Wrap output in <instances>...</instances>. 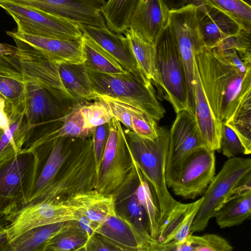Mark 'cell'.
Here are the masks:
<instances>
[{
  "label": "cell",
  "instance_id": "cell-15",
  "mask_svg": "<svg viewBox=\"0 0 251 251\" xmlns=\"http://www.w3.org/2000/svg\"><path fill=\"white\" fill-rule=\"evenodd\" d=\"M214 151L203 146L189 155L170 187L176 195L192 200L203 195L215 176Z\"/></svg>",
  "mask_w": 251,
  "mask_h": 251
},
{
  "label": "cell",
  "instance_id": "cell-3",
  "mask_svg": "<svg viewBox=\"0 0 251 251\" xmlns=\"http://www.w3.org/2000/svg\"><path fill=\"white\" fill-rule=\"evenodd\" d=\"M130 152L143 177L148 181L159 210L158 223L162 224L179 202L170 193L165 179V167L169 144V130L157 127V136L150 139L127 128L124 129Z\"/></svg>",
  "mask_w": 251,
  "mask_h": 251
},
{
  "label": "cell",
  "instance_id": "cell-40",
  "mask_svg": "<svg viewBox=\"0 0 251 251\" xmlns=\"http://www.w3.org/2000/svg\"><path fill=\"white\" fill-rule=\"evenodd\" d=\"M186 240L194 251H231L233 249L226 239L215 234H189Z\"/></svg>",
  "mask_w": 251,
  "mask_h": 251
},
{
  "label": "cell",
  "instance_id": "cell-22",
  "mask_svg": "<svg viewBox=\"0 0 251 251\" xmlns=\"http://www.w3.org/2000/svg\"><path fill=\"white\" fill-rule=\"evenodd\" d=\"M6 34L12 38L21 40L30 45L58 64H82L84 62L81 38L57 39L34 36L17 31H7Z\"/></svg>",
  "mask_w": 251,
  "mask_h": 251
},
{
  "label": "cell",
  "instance_id": "cell-4",
  "mask_svg": "<svg viewBox=\"0 0 251 251\" xmlns=\"http://www.w3.org/2000/svg\"><path fill=\"white\" fill-rule=\"evenodd\" d=\"M92 136L80 139L50 186L30 203L51 201L65 203L77 194L95 189L98 178Z\"/></svg>",
  "mask_w": 251,
  "mask_h": 251
},
{
  "label": "cell",
  "instance_id": "cell-29",
  "mask_svg": "<svg viewBox=\"0 0 251 251\" xmlns=\"http://www.w3.org/2000/svg\"><path fill=\"white\" fill-rule=\"evenodd\" d=\"M127 38L138 66L143 75L160 89V81L155 62V46L143 39L133 29L129 28L124 33Z\"/></svg>",
  "mask_w": 251,
  "mask_h": 251
},
{
  "label": "cell",
  "instance_id": "cell-36",
  "mask_svg": "<svg viewBox=\"0 0 251 251\" xmlns=\"http://www.w3.org/2000/svg\"><path fill=\"white\" fill-rule=\"evenodd\" d=\"M232 19L241 29L251 31V6L241 0H201Z\"/></svg>",
  "mask_w": 251,
  "mask_h": 251
},
{
  "label": "cell",
  "instance_id": "cell-49",
  "mask_svg": "<svg viewBox=\"0 0 251 251\" xmlns=\"http://www.w3.org/2000/svg\"><path fill=\"white\" fill-rule=\"evenodd\" d=\"M17 49L8 44L0 43V57L3 55L17 56Z\"/></svg>",
  "mask_w": 251,
  "mask_h": 251
},
{
  "label": "cell",
  "instance_id": "cell-52",
  "mask_svg": "<svg viewBox=\"0 0 251 251\" xmlns=\"http://www.w3.org/2000/svg\"><path fill=\"white\" fill-rule=\"evenodd\" d=\"M9 222L7 216L5 214H0V226L7 225Z\"/></svg>",
  "mask_w": 251,
  "mask_h": 251
},
{
  "label": "cell",
  "instance_id": "cell-18",
  "mask_svg": "<svg viewBox=\"0 0 251 251\" xmlns=\"http://www.w3.org/2000/svg\"><path fill=\"white\" fill-rule=\"evenodd\" d=\"M16 56L0 57V98L9 125L24 115L25 108V83Z\"/></svg>",
  "mask_w": 251,
  "mask_h": 251
},
{
  "label": "cell",
  "instance_id": "cell-39",
  "mask_svg": "<svg viewBox=\"0 0 251 251\" xmlns=\"http://www.w3.org/2000/svg\"><path fill=\"white\" fill-rule=\"evenodd\" d=\"M125 104L130 115L132 131L145 138L151 140L155 138L158 127L156 121L140 109L129 104Z\"/></svg>",
  "mask_w": 251,
  "mask_h": 251
},
{
  "label": "cell",
  "instance_id": "cell-31",
  "mask_svg": "<svg viewBox=\"0 0 251 251\" xmlns=\"http://www.w3.org/2000/svg\"><path fill=\"white\" fill-rule=\"evenodd\" d=\"M251 216V190L231 197L217 211L214 217L221 228L242 224Z\"/></svg>",
  "mask_w": 251,
  "mask_h": 251
},
{
  "label": "cell",
  "instance_id": "cell-45",
  "mask_svg": "<svg viewBox=\"0 0 251 251\" xmlns=\"http://www.w3.org/2000/svg\"><path fill=\"white\" fill-rule=\"evenodd\" d=\"M98 98L107 103L113 117L123 124L126 128L132 131L130 115L125 102L106 97H99Z\"/></svg>",
  "mask_w": 251,
  "mask_h": 251
},
{
  "label": "cell",
  "instance_id": "cell-24",
  "mask_svg": "<svg viewBox=\"0 0 251 251\" xmlns=\"http://www.w3.org/2000/svg\"><path fill=\"white\" fill-rule=\"evenodd\" d=\"M194 115L205 145L221 151L222 123L214 117L206 99L195 62L194 69Z\"/></svg>",
  "mask_w": 251,
  "mask_h": 251
},
{
  "label": "cell",
  "instance_id": "cell-47",
  "mask_svg": "<svg viewBox=\"0 0 251 251\" xmlns=\"http://www.w3.org/2000/svg\"><path fill=\"white\" fill-rule=\"evenodd\" d=\"M79 251H121L116 245L102 235L95 233L91 236Z\"/></svg>",
  "mask_w": 251,
  "mask_h": 251
},
{
  "label": "cell",
  "instance_id": "cell-30",
  "mask_svg": "<svg viewBox=\"0 0 251 251\" xmlns=\"http://www.w3.org/2000/svg\"><path fill=\"white\" fill-rule=\"evenodd\" d=\"M31 136L25 115L11 123L7 130L0 129V165L13 158Z\"/></svg>",
  "mask_w": 251,
  "mask_h": 251
},
{
  "label": "cell",
  "instance_id": "cell-28",
  "mask_svg": "<svg viewBox=\"0 0 251 251\" xmlns=\"http://www.w3.org/2000/svg\"><path fill=\"white\" fill-rule=\"evenodd\" d=\"M79 103L66 116L56 122L57 126L32 139L29 143L34 146L60 137L86 138L92 136L94 131L86 128Z\"/></svg>",
  "mask_w": 251,
  "mask_h": 251
},
{
  "label": "cell",
  "instance_id": "cell-27",
  "mask_svg": "<svg viewBox=\"0 0 251 251\" xmlns=\"http://www.w3.org/2000/svg\"><path fill=\"white\" fill-rule=\"evenodd\" d=\"M61 81L67 91L78 102L98 99L83 63H61L59 65Z\"/></svg>",
  "mask_w": 251,
  "mask_h": 251
},
{
  "label": "cell",
  "instance_id": "cell-9",
  "mask_svg": "<svg viewBox=\"0 0 251 251\" xmlns=\"http://www.w3.org/2000/svg\"><path fill=\"white\" fill-rule=\"evenodd\" d=\"M81 139L60 137L23 149L31 152L34 156L30 186L25 204L34 201L50 186Z\"/></svg>",
  "mask_w": 251,
  "mask_h": 251
},
{
  "label": "cell",
  "instance_id": "cell-7",
  "mask_svg": "<svg viewBox=\"0 0 251 251\" xmlns=\"http://www.w3.org/2000/svg\"><path fill=\"white\" fill-rule=\"evenodd\" d=\"M155 49L156 67L161 83L158 94L172 104L176 113L189 109L183 64L168 25L158 37Z\"/></svg>",
  "mask_w": 251,
  "mask_h": 251
},
{
  "label": "cell",
  "instance_id": "cell-44",
  "mask_svg": "<svg viewBox=\"0 0 251 251\" xmlns=\"http://www.w3.org/2000/svg\"><path fill=\"white\" fill-rule=\"evenodd\" d=\"M109 132V126L107 123L97 126L92 136L93 151L98 178L103 151Z\"/></svg>",
  "mask_w": 251,
  "mask_h": 251
},
{
  "label": "cell",
  "instance_id": "cell-37",
  "mask_svg": "<svg viewBox=\"0 0 251 251\" xmlns=\"http://www.w3.org/2000/svg\"><path fill=\"white\" fill-rule=\"evenodd\" d=\"M88 237L76 220L54 237L47 246L45 251H79L86 244Z\"/></svg>",
  "mask_w": 251,
  "mask_h": 251
},
{
  "label": "cell",
  "instance_id": "cell-51",
  "mask_svg": "<svg viewBox=\"0 0 251 251\" xmlns=\"http://www.w3.org/2000/svg\"><path fill=\"white\" fill-rule=\"evenodd\" d=\"M5 226H0V251H3L8 241Z\"/></svg>",
  "mask_w": 251,
  "mask_h": 251
},
{
  "label": "cell",
  "instance_id": "cell-54",
  "mask_svg": "<svg viewBox=\"0 0 251 251\" xmlns=\"http://www.w3.org/2000/svg\"><path fill=\"white\" fill-rule=\"evenodd\" d=\"M0 214H4L2 211L0 210Z\"/></svg>",
  "mask_w": 251,
  "mask_h": 251
},
{
  "label": "cell",
  "instance_id": "cell-19",
  "mask_svg": "<svg viewBox=\"0 0 251 251\" xmlns=\"http://www.w3.org/2000/svg\"><path fill=\"white\" fill-rule=\"evenodd\" d=\"M121 251H155L157 241L139 229L128 218L118 213L110 217L95 229Z\"/></svg>",
  "mask_w": 251,
  "mask_h": 251
},
{
  "label": "cell",
  "instance_id": "cell-32",
  "mask_svg": "<svg viewBox=\"0 0 251 251\" xmlns=\"http://www.w3.org/2000/svg\"><path fill=\"white\" fill-rule=\"evenodd\" d=\"M83 64L88 70L105 74H121L126 71L111 55L82 34Z\"/></svg>",
  "mask_w": 251,
  "mask_h": 251
},
{
  "label": "cell",
  "instance_id": "cell-13",
  "mask_svg": "<svg viewBox=\"0 0 251 251\" xmlns=\"http://www.w3.org/2000/svg\"><path fill=\"white\" fill-rule=\"evenodd\" d=\"M169 130V144L165 167L168 188L175 180L182 165L196 149L205 146L195 117L188 108L178 111Z\"/></svg>",
  "mask_w": 251,
  "mask_h": 251
},
{
  "label": "cell",
  "instance_id": "cell-50",
  "mask_svg": "<svg viewBox=\"0 0 251 251\" xmlns=\"http://www.w3.org/2000/svg\"><path fill=\"white\" fill-rule=\"evenodd\" d=\"M169 10H176L187 4L189 0H163Z\"/></svg>",
  "mask_w": 251,
  "mask_h": 251
},
{
  "label": "cell",
  "instance_id": "cell-1",
  "mask_svg": "<svg viewBox=\"0 0 251 251\" xmlns=\"http://www.w3.org/2000/svg\"><path fill=\"white\" fill-rule=\"evenodd\" d=\"M25 83L24 115L28 128L54 123L79 102L66 94L61 83L40 61L16 56Z\"/></svg>",
  "mask_w": 251,
  "mask_h": 251
},
{
  "label": "cell",
  "instance_id": "cell-25",
  "mask_svg": "<svg viewBox=\"0 0 251 251\" xmlns=\"http://www.w3.org/2000/svg\"><path fill=\"white\" fill-rule=\"evenodd\" d=\"M116 200L113 195H105L93 189L77 194L65 203L75 206L82 212L91 222L95 233L99 226L117 213Z\"/></svg>",
  "mask_w": 251,
  "mask_h": 251
},
{
  "label": "cell",
  "instance_id": "cell-10",
  "mask_svg": "<svg viewBox=\"0 0 251 251\" xmlns=\"http://www.w3.org/2000/svg\"><path fill=\"white\" fill-rule=\"evenodd\" d=\"M168 25L175 40L183 64L189 109L194 114L195 55L205 47L198 27L194 5L187 3L180 8L169 10Z\"/></svg>",
  "mask_w": 251,
  "mask_h": 251
},
{
  "label": "cell",
  "instance_id": "cell-26",
  "mask_svg": "<svg viewBox=\"0 0 251 251\" xmlns=\"http://www.w3.org/2000/svg\"><path fill=\"white\" fill-rule=\"evenodd\" d=\"M74 220L32 228L8 242L3 251H45L56 235L70 226Z\"/></svg>",
  "mask_w": 251,
  "mask_h": 251
},
{
  "label": "cell",
  "instance_id": "cell-53",
  "mask_svg": "<svg viewBox=\"0 0 251 251\" xmlns=\"http://www.w3.org/2000/svg\"><path fill=\"white\" fill-rule=\"evenodd\" d=\"M248 5L251 6V0H241Z\"/></svg>",
  "mask_w": 251,
  "mask_h": 251
},
{
  "label": "cell",
  "instance_id": "cell-20",
  "mask_svg": "<svg viewBox=\"0 0 251 251\" xmlns=\"http://www.w3.org/2000/svg\"><path fill=\"white\" fill-rule=\"evenodd\" d=\"M187 3H192L196 7L199 31L205 47L209 50L237 35L241 29L230 17L201 0H189Z\"/></svg>",
  "mask_w": 251,
  "mask_h": 251
},
{
  "label": "cell",
  "instance_id": "cell-41",
  "mask_svg": "<svg viewBox=\"0 0 251 251\" xmlns=\"http://www.w3.org/2000/svg\"><path fill=\"white\" fill-rule=\"evenodd\" d=\"M221 151L228 158L245 154V148L235 131L225 122L222 123Z\"/></svg>",
  "mask_w": 251,
  "mask_h": 251
},
{
  "label": "cell",
  "instance_id": "cell-5",
  "mask_svg": "<svg viewBox=\"0 0 251 251\" xmlns=\"http://www.w3.org/2000/svg\"><path fill=\"white\" fill-rule=\"evenodd\" d=\"M86 70L98 97L129 104L155 121L164 117L165 110L158 101L151 83H146L128 72L110 74Z\"/></svg>",
  "mask_w": 251,
  "mask_h": 251
},
{
  "label": "cell",
  "instance_id": "cell-17",
  "mask_svg": "<svg viewBox=\"0 0 251 251\" xmlns=\"http://www.w3.org/2000/svg\"><path fill=\"white\" fill-rule=\"evenodd\" d=\"M78 26L83 35L100 46L126 71L146 83H151L140 71L129 41L126 36L111 31L107 27L85 25Z\"/></svg>",
  "mask_w": 251,
  "mask_h": 251
},
{
  "label": "cell",
  "instance_id": "cell-23",
  "mask_svg": "<svg viewBox=\"0 0 251 251\" xmlns=\"http://www.w3.org/2000/svg\"><path fill=\"white\" fill-rule=\"evenodd\" d=\"M169 10L163 0H140L129 23L146 41L155 46L168 25Z\"/></svg>",
  "mask_w": 251,
  "mask_h": 251
},
{
  "label": "cell",
  "instance_id": "cell-12",
  "mask_svg": "<svg viewBox=\"0 0 251 251\" xmlns=\"http://www.w3.org/2000/svg\"><path fill=\"white\" fill-rule=\"evenodd\" d=\"M33 163V154L22 149L0 165V210L7 216L26 203Z\"/></svg>",
  "mask_w": 251,
  "mask_h": 251
},
{
  "label": "cell",
  "instance_id": "cell-42",
  "mask_svg": "<svg viewBox=\"0 0 251 251\" xmlns=\"http://www.w3.org/2000/svg\"><path fill=\"white\" fill-rule=\"evenodd\" d=\"M251 31L241 29L236 35L223 42L237 51L241 60L246 65H251Z\"/></svg>",
  "mask_w": 251,
  "mask_h": 251
},
{
  "label": "cell",
  "instance_id": "cell-46",
  "mask_svg": "<svg viewBox=\"0 0 251 251\" xmlns=\"http://www.w3.org/2000/svg\"><path fill=\"white\" fill-rule=\"evenodd\" d=\"M211 50L218 58L235 67L242 74H245L248 69L251 68V65L244 63L234 49L217 48Z\"/></svg>",
  "mask_w": 251,
  "mask_h": 251
},
{
  "label": "cell",
  "instance_id": "cell-38",
  "mask_svg": "<svg viewBox=\"0 0 251 251\" xmlns=\"http://www.w3.org/2000/svg\"><path fill=\"white\" fill-rule=\"evenodd\" d=\"M80 109L86 128L92 131L97 126L108 123L113 117L107 103L100 98L82 102Z\"/></svg>",
  "mask_w": 251,
  "mask_h": 251
},
{
  "label": "cell",
  "instance_id": "cell-35",
  "mask_svg": "<svg viewBox=\"0 0 251 251\" xmlns=\"http://www.w3.org/2000/svg\"><path fill=\"white\" fill-rule=\"evenodd\" d=\"M128 150L138 178V184L135 192L139 203L143 208L147 215L150 235L156 241L159 229L158 219L159 216V210L154 200L148 181L143 177L130 152L129 147Z\"/></svg>",
  "mask_w": 251,
  "mask_h": 251
},
{
  "label": "cell",
  "instance_id": "cell-2",
  "mask_svg": "<svg viewBox=\"0 0 251 251\" xmlns=\"http://www.w3.org/2000/svg\"><path fill=\"white\" fill-rule=\"evenodd\" d=\"M195 62L214 117L221 123L226 121L251 89V68L242 74L205 47L195 54Z\"/></svg>",
  "mask_w": 251,
  "mask_h": 251
},
{
  "label": "cell",
  "instance_id": "cell-11",
  "mask_svg": "<svg viewBox=\"0 0 251 251\" xmlns=\"http://www.w3.org/2000/svg\"><path fill=\"white\" fill-rule=\"evenodd\" d=\"M0 7L13 18L18 32L64 39L82 36L78 25L62 18L6 0H0Z\"/></svg>",
  "mask_w": 251,
  "mask_h": 251
},
{
  "label": "cell",
  "instance_id": "cell-21",
  "mask_svg": "<svg viewBox=\"0 0 251 251\" xmlns=\"http://www.w3.org/2000/svg\"><path fill=\"white\" fill-rule=\"evenodd\" d=\"M202 199L201 197L189 203L179 202L172 209L159 227L157 246L164 245L167 251H171L186 240Z\"/></svg>",
  "mask_w": 251,
  "mask_h": 251
},
{
  "label": "cell",
  "instance_id": "cell-34",
  "mask_svg": "<svg viewBox=\"0 0 251 251\" xmlns=\"http://www.w3.org/2000/svg\"><path fill=\"white\" fill-rule=\"evenodd\" d=\"M236 133L245 150L251 153V89L243 96L231 117L225 122Z\"/></svg>",
  "mask_w": 251,
  "mask_h": 251
},
{
  "label": "cell",
  "instance_id": "cell-33",
  "mask_svg": "<svg viewBox=\"0 0 251 251\" xmlns=\"http://www.w3.org/2000/svg\"><path fill=\"white\" fill-rule=\"evenodd\" d=\"M140 0H108L101 12L107 28L117 33H124L129 27L132 16Z\"/></svg>",
  "mask_w": 251,
  "mask_h": 251
},
{
  "label": "cell",
  "instance_id": "cell-43",
  "mask_svg": "<svg viewBox=\"0 0 251 251\" xmlns=\"http://www.w3.org/2000/svg\"><path fill=\"white\" fill-rule=\"evenodd\" d=\"M135 190L130 194L127 203L129 219L142 232L151 236L147 215L138 201Z\"/></svg>",
  "mask_w": 251,
  "mask_h": 251
},
{
  "label": "cell",
  "instance_id": "cell-8",
  "mask_svg": "<svg viewBox=\"0 0 251 251\" xmlns=\"http://www.w3.org/2000/svg\"><path fill=\"white\" fill-rule=\"evenodd\" d=\"M251 172V158H228L214 176L203 196L202 201L190 228L189 234L201 232L207 227L221 207L230 198L240 180Z\"/></svg>",
  "mask_w": 251,
  "mask_h": 251
},
{
  "label": "cell",
  "instance_id": "cell-16",
  "mask_svg": "<svg viewBox=\"0 0 251 251\" xmlns=\"http://www.w3.org/2000/svg\"><path fill=\"white\" fill-rule=\"evenodd\" d=\"M78 25L107 27L101 10L105 0H10Z\"/></svg>",
  "mask_w": 251,
  "mask_h": 251
},
{
  "label": "cell",
  "instance_id": "cell-48",
  "mask_svg": "<svg viewBox=\"0 0 251 251\" xmlns=\"http://www.w3.org/2000/svg\"><path fill=\"white\" fill-rule=\"evenodd\" d=\"M76 216V221L81 228L87 234L88 239L95 234L91 222L82 212L77 210Z\"/></svg>",
  "mask_w": 251,
  "mask_h": 251
},
{
  "label": "cell",
  "instance_id": "cell-6",
  "mask_svg": "<svg viewBox=\"0 0 251 251\" xmlns=\"http://www.w3.org/2000/svg\"><path fill=\"white\" fill-rule=\"evenodd\" d=\"M108 124L109 135L94 190L117 199L125 187L138 179L121 123L113 117Z\"/></svg>",
  "mask_w": 251,
  "mask_h": 251
},
{
  "label": "cell",
  "instance_id": "cell-14",
  "mask_svg": "<svg viewBox=\"0 0 251 251\" xmlns=\"http://www.w3.org/2000/svg\"><path fill=\"white\" fill-rule=\"evenodd\" d=\"M76 210L69 204L51 201L27 203L7 215L9 222L5 228L8 243L34 227L76 220Z\"/></svg>",
  "mask_w": 251,
  "mask_h": 251
}]
</instances>
